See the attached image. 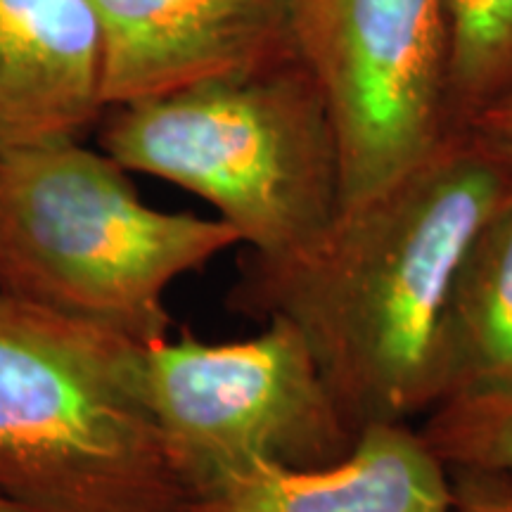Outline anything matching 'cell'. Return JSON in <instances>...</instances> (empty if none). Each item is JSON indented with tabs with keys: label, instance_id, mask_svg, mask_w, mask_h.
Returning a JSON list of instances; mask_svg holds the SVG:
<instances>
[{
	"label": "cell",
	"instance_id": "5bb4252c",
	"mask_svg": "<svg viewBox=\"0 0 512 512\" xmlns=\"http://www.w3.org/2000/svg\"><path fill=\"white\" fill-rule=\"evenodd\" d=\"M463 131V128H460ZM486 150L512 171V91L465 126Z\"/></svg>",
	"mask_w": 512,
	"mask_h": 512
},
{
	"label": "cell",
	"instance_id": "7a4b0ae2",
	"mask_svg": "<svg viewBox=\"0 0 512 512\" xmlns=\"http://www.w3.org/2000/svg\"><path fill=\"white\" fill-rule=\"evenodd\" d=\"M131 171L79 138L0 152V292L155 344L166 292L240 235L219 216L143 202Z\"/></svg>",
	"mask_w": 512,
	"mask_h": 512
},
{
	"label": "cell",
	"instance_id": "4fadbf2b",
	"mask_svg": "<svg viewBox=\"0 0 512 512\" xmlns=\"http://www.w3.org/2000/svg\"><path fill=\"white\" fill-rule=\"evenodd\" d=\"M451 512H512V472L491 467H448Z\"/></svg>",
	"mask_w": 512,
	"mask_h": 512
},
{
	"label": "cell",
	"instance_id": "3957f363",
	"mask_svg": "<svg viewBox=\"0 0 512 512\" xmlns=\"http://www.w3.org/2000/svg\"><path fill=\"white\" fill-rule=\"evenodd\" d=\"M100 150L211 204L256 259L311 247L342 211L335 128L299 55L110 107Z\"/></svg>",
	"mask_w": 512,
	"mask_h": 512
},
{
	"label": "cell",
	"instance_id": "ba28073f",
	"mask_svg": "<svg viewBox=\"0 0 512 512\" xmlns=\"http://www.w3.org/2000/svg\"><path fill=\"white\" fill-rule=\"evenodd\" d=\"M183 512H451L448 467L411 422L370 425L337 463L256 465L185 501Z\"/></svg>",
	"mask_w": 512,
	"mask_h": 512
},
{
	"label": "cell",
	"instance_id": "9c48e42d",
	"mask_svg": "<svg viewBox=\"0 0 512 512\" xmlns=\"http://www.w3.org/2000/svg\"><path fill=\"white\" fill-rule=\"evenodd\" d=\"M102 112L93 0H0V152L79 138Z\"/></svg>",
	"mask_w": 512,
	"mask_h": 512
},
{
	"label": "cell",
	"instance_id": "8992f818",
	"mask_svg": "<svg viewBox=\"0 0 512 512\" xmlns=\"http://www.w3.org/2000/svg\"><path fill=\"white\" fill-rule=\"evenodd\" d=\"M292 29L335 128L342 209L456 133L446 0H292Z\"/></svg>",
	"mask_w": 512,
	"mask_h": 512
},
{
	"label": "cell",
	"instance_id": "52a82bcc",
	"mask_svg": "<svg viewBox=\"0 0 512 512\" xmlns=\"http://www.w3.org/2000/svg\"><path fill=\"white\" fill-rule=\"evenodd\" d=\"M105 110L297 55L292 0H93Z\"/></svg>",
	"mask_w": 512,
	"mask_h": 512
},
{
	"label": "cell",
	"instance_id": "9a60e30c",
	"mask_svg": "<svg viewBox=\"0 0 512 512\" xmlns=\"http://www.w3.org/2000/svg\"><path fill=\"white\" fill-rule=\"evenodd\" d=\"M0 512H34V510H29L27 505L12 501V498L0 494Z\"/></svg>",
	"mask_w": 512,
	"mask_h": 512
},
{
	"label": "cell",
	"instance_id": "277c9868",
	"mask_svg": "<svg viewBox=\"0 0 512 512\" xmlns=\"http://www.w3.org/2000/svg\"><path fill=\"white\" fill-rule=\"evenodd\" d=\"M143 351L0 292V494L34 512H183Z\"/></svg>",
	"mask_w": 512,
	"mask_h": 512
},
{
	"label": "cell",
	"instance_id": "6da1fadb",
	"mask_svg": "<svg viewBox=\"0 0 512 512\" xmlns=\"http://www.w3.org/2000/svg\"><path fill=\"white\" fill-rule=\"evenodd\" d=\"M512 195V171L470 131L451 133L311 247L247 254L226 304L287 320L309 344L356 434L439 406V328L463 256Z\"/></svg>",
	"mask_w": 512,
	"mask_h": 512
},
{
	"label": "cell",
	"instance_id": "30bf717a",
	"mask_svg": "<svg viewBox=\"0 0 512 512\" xmlns=\"http://www.w3.org/2000/svg\"><path fill=\"white\" fill-rule=\"evenodd\" d=\"M475 399L512 401V195L467 247L441 316L439 406Z\"/></svg>",
	"mask_w": 512,
	"mask_h": 512
},
{
	"label": "cell",
	"instance_id": "5b68a950",
	"mask_svg": "<svg viewBox=\"0 0 512 512\" xmlns=\"http://www.w3.org/2000/svg\"><path fill=\"white\" fill-rule=\"evenodd\" d=\"M143 370L159 439L188 498L256 465H332L356 444L287 320H264L256 337L223 344L181 330L147 344Z\"/></svg>",
	"mask_w": 512,
	"mask_h": 512
},
{
	"label": "cell",
	"instance_id": "7c38bea8",
	"mask_svg": "<svg viewBox=\"0 0 512 512\" xmlns=\"http://www.w3.org/2000/svg\"><path fill=\"white\" fill-rule=\"evenodd\" d=\"M427 415L420 432L446 467L512 472V401H451Z\"/></svg>",
	"mask_w": 512,
	"mask_h": 512
},
{
	"label": "cell",
	"instance_id": "8fae6325",
	"mask_svg": "<svg viewBox=\"0 0 512 512\" xmlns=\"http://www.w3.org/2000/svg\"><path fill=\"white\" fill-rule=\"evenodd\" d=\"M448 114L460 131L512 91V0H446Z\"/></svg>",
	"mask_w": 512,
	"mask_h": 512
}]
</instances>
